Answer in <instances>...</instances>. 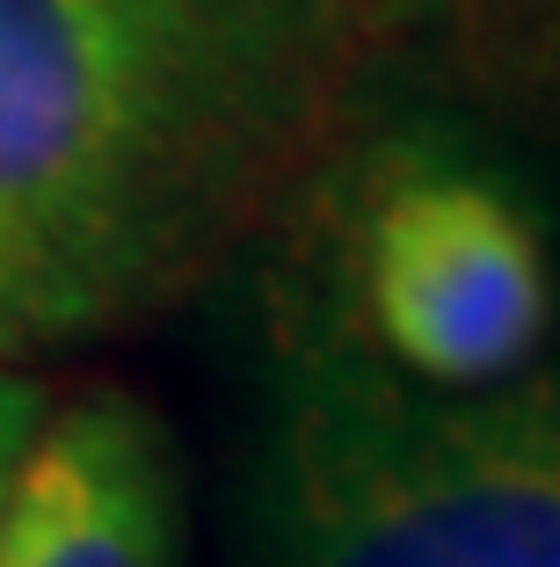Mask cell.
<instances>
[{"instance_id": "cell-1", "label": "cell", "mask_w": 560, "mask_h": 567, "mask_svg": "<svg viewBox=\"0 0 560 567\" xmlns=\"http://www.w3.org/2000/svg\"><path fill=\"white\" fill-rule=\"evenodd\" d=\"M415 0H0V364L182 306L335 153Z\"/></svg>"}, {"instance_id": "cell-2", "label": "cell", "mask_w": 560, "mask_h": 567, "mask_svg": "<svg viewBox=\"0 0 560 567\" xmlns=\"http://www.w3.org/2000/svg\"><path fill=\"white\" fill-rule=\"evenodd\" d=\"M241 567H560V371L445 393L277 320L241 466Z\"/></svg>"}, {"instance_id": "cell-3", "label": "cell", "mask_w": 560, "mask_h": 567, "mask_svg": "<svg viewBox=\"0 0 560 567\" xmlns=\"http://www.w3.org/2000/svg\"><path fill=\"white\" fill-rule=\"evenodd\" d=\"M320 277L314 299L335 328L445 393L525 379L560 313L531 189L437 124L357 153L328 212Z\"/></svg>"}, {"instance_id": "cell-4", "label": "cell", "mask_w": 560, "mask_h": 567, "mask_svg": "<svg viewBox=\"0 0 560 567\" xmlns=\"http://www.w3.org/2000/svg\"><path fill=\"white\" fill-rule=\"evenodd\" d=\"M0 567H190L175 444L146 401H51L8 487Z\"/></svg>"}, {"instance_id": "cell-5", "label": "cell", "mask_w": 560, "mask_h": 567, "mask_svg": "<svg viewBox=\"0 0 560 567\" xmlns=\"http://www.w3.org/2000/svg\"><path fill=\"white\" fill-rule=\"evenodd\" d=\"M44 415H51L44 379L0 364V517H8V487H16V473H22V458H30L37 430H44Z\"/></svg>"}]
</instances>
